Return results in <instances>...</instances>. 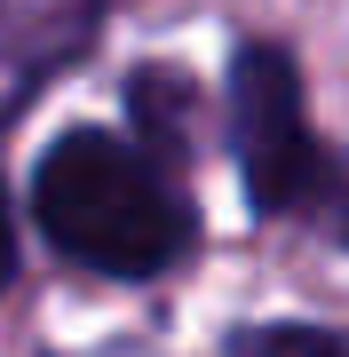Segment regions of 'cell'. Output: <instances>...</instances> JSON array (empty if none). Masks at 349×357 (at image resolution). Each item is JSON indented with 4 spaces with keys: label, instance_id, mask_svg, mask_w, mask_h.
<instances>
[{
    "label": "cell",
    "instance_id": "cell-1",
    "mask_svg": "<svg viewBox=\"0 0 349 357\" xmlns=\"http://www.w3.org/2000/svg\"><path fill=\"white\" fill-rule=\"evenodd\" d=\"M32 206L64 255H79L88 270H111V278H151L191 238L183 199L151 175L143 151H127L111 135H64L40 159Z\"/></svg>",
    "mask_w": 349,
    "mask_h": 357
},
{
    "label": "cell",
    "instance_id": "cell-3",
    "mask_svg": "<svg viewBox=\"0 0 349 357\" xmlns=\"http://www.w3.org/2000/svg\"><path fill=\"white\" fill-rule=\"evenodd\" d=\"M246 357H349V333H325V326H270L246 342Z\"/></svg>",
    "mask_w": 349,
    "mask_h": 357
},
{
    "label": "cell",
    "instance_id": "cell-5",
    "mask_svg": "<svg viewBox=\"0 0 349 357\" xmlns=\"http://www.w3.org/2000/svg\"><path fill=\"white\" fill-rule=\"evenodd\" d=\"M16 278V215H8V199H0V286Z\"/></svg>",
    "mask_w": 349,
    "mask_h": 357
},
{
    "label": "cell",
    "instance_id": "cell-4",
    "mask_svg": "<svg viewBox=\"0 0 349 357\" xmlns=\"http://www.w3.org/2000/svg\"><path fill=\"white\" fill-rule=\"evenodd\" d=\"M135 119L159 143H175V79H135Z\"/></svg>",
    "mask_w": 349,
    "mask_h": 357
},
{
    "label": "cell",
    "instance_id": "cell-2",
    "mask_svg": "<svg viewBox=\"0 0 349 357\" xmlns=\"http://www.w3.org/2000/svg\"><path fill=\"white\" fill-rule=\"evenodd\" d=\"M231 128L254 206H294L318 183V143L302 128V79L286 48H246L231 72Z\"/></svg>",
    "mask_w": 349,
    "mask_h": 357
}]
</instances>
